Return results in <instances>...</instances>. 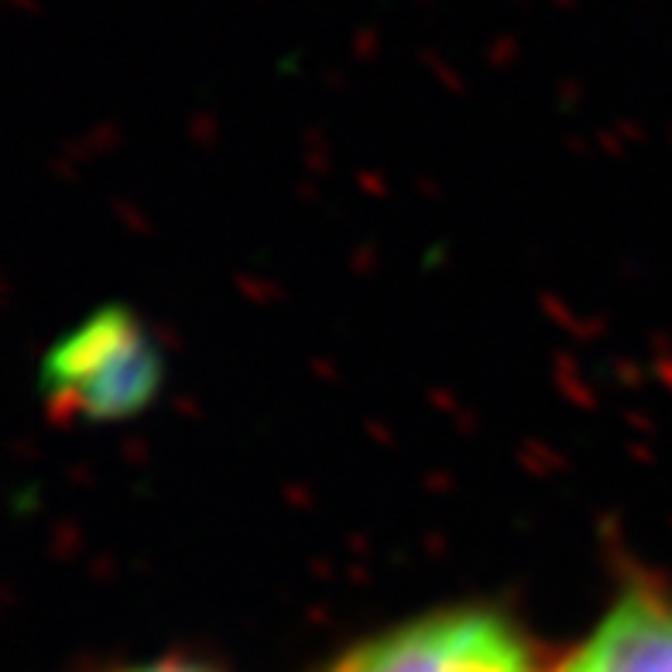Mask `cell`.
<instances>
[{"instance_id": "1", "label": "cell", "mask_w": 672, "mask_h": 672, "mask_svg": "<svg viewBox=\"0 0 672 672\" xmlns=\"http://www.w3.org/2000/svg\"><path fill=\"white\" fill-rule=\"evenodd\" d=\"M162 354L124 306H103L42 360V391L55 412L90 422L138 415L162 388Z\"/></svg>"}, {"instance_id": "2", "label": "cell", "mask_w": 672, "mask_h": 672, "mask_svg": "<svg viewBox=\"0 0 672 672\" xmlns=\"http://www.w3.org/2000/svg\"><path fill=\"white\" fill-rule=\"evenodd\" d=\"M323 672H542L525 631L494 607H439L360 638Z\"/></svg>"}, {"instance_id": "3", "label": "cell", "mask_w": 672, "mask_h": 672, "mask_svg": "<svg viewBox=\"0 0 672 672\" xmlns=\"http://www.w3.org/2000/svg\"><path fill=\"white\" fill-rule=\"evenodd\" d=\"M552 672H672V594L624 587Z\"/></svg>"}, {"instance_id": "4", "label": "cell", "mask_w": 672, "mask_h": 672, "mask_svg": "<svg viewBox=\"0 0 672 672\" xmlns=\"http://www.w3.org/2000/svg\"><path fill=\"white\" fill-rule=\"evenodd\" d=\"M117 672H220V669L196 659H155V662H141V666H127Z\"/></svg>"}]
</instances>
